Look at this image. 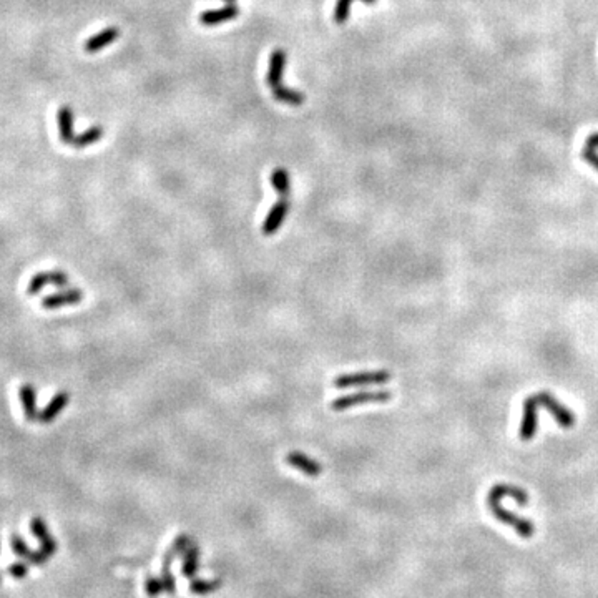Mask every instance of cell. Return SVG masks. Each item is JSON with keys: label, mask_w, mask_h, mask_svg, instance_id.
Returning a JSON list of instances; mask_svg holds the SVG:
<instances>
[{"label": "cell", "mask_w": 598, "mask_h": 598, "mask_svg": "<svg viewBox=\"0 0 598 598\" xmlns=\"http://www.w3.org/2000/svg\"><path fill=\"white\" fill-rule=\"evenodd\" d=\"M501 501L502 499L499 497V495H495L489 490V494H487V507H489V510L492 512L495 519H497L499 522L506 524L508 527L514 528L519 537L532 538L535 535V525H533L532 520L525 519V517H520L514 514V512L503 508L501 506Z\"/></svg>", "instance_id": "6da1fadb"}, {"label": "cell", "mask_w": 598, "mask_h": 598, "mask_svg": "<svg viewBox=\"0 0 598 598\" xmlns=\"http://www.w3.org/2000/svg\"><path fill=\"white\" fill-rule=\"evenodd\" d=\"M392 379L391 371H361V373L351 374H341L334 378L336 389H351V387H362V386H381Z\"/></svg>", "instance_id": "7a4b0ae2"}, {"label": "cell", "mask_w": 598, "mask_h": 598, "mask_svg": "<svg viewBox=\"0 0 598 598\" xmlns=\"http://www.w3.org/2000/svg\"><path fill=\"white\" fill-rule=\"evenodd\" d=\"M392 397L391 391H364V392H356V394H348L336 397L331 403V409L336 412L346 411V409L356 407V405L362 404H382L387 403Z\"/></svg>", "instance_id": "3957f363"}, {"label": "cell", "mask_w": 598, "mask_h": 598, "mask_svg": "<svg viewBox=\"0 0 598 598\" xmlns=\"http://www.w3.org/2000/svg\"><path fill=\"white\" fill-rule=\"evenodd\" d=\"M533 397H535L538 405H542V407H545L547 411L552 414L555 422L562 429H572L575 426V414L565 407L560 401L555 399L550 392H537V394H533Z\"/></svg>", "instance_id": "277c9868"}, {"label": "cell", "mask_w": 598, "mask_h": 598, "mask_svg": "<svg viewBox=\"0 0 598 598\" xmlns=\"http://www.w3.org/2000/svg\"><path fill=\"white\" fill-rule=\"evenodd\" d=\"M68 281H70V276H68L67 273H63V271H42V273H37V275H33L32 280L29 281L27 294H29V296H37V294L40 293L42 289H44L45 286H49V284L58 286V288H63V286H68Z\"/></svg>", "instance_id": "5b68a950"}, {"label": "cell", "mask_w": 598, "mask_h": 598, "mask_svg": "<svg viewBox=\"0 0 598 598\" xmlns=\"http://www.w3.org/2000/svg\"><path fill=\"white\" fill-rule=\"evenodd\" d=\"M538 407H540V405L537 404L533 396H528L527 399L524 401V414L522 422H520V439H522L524 442L532 441V439L535 437L538 427Z\"/></svg>", "instance_id": "8992f818"}, {"label": "cell", "mask_w": 598, "mask_h": 598, "mask_svg": "<svg viewBox=\"0 0 598 598\" xmlns=\"http://www.w3.org/2000/svg\"><path fill=\"white\" fill-rule=\"evenodd\" d=\"M288 211H289L288 198L277 200V202L273 204V208L269 209V213L266 215V218H264L261 225V233L264 236H273V234L280 232V228L284 223L286 216H288Z\"/></svg>", "instance_id": "52a82bcc"}, {"label": "cell", "mask_w": 598, "mask_h": 598, "mask_svg": "<svg viewBox=\"0 0 598 598\" xmlns=\"http://www.w3.org/2000/svg\"><path fill=\"white\" fill-rule=\"evenodd\" d=\"M286 464L291 465L293 469H296V471L302 472L307 477H318L323 474V464L318 462V460H314L313 457L302 454V452L299 451H291L288 452L284 457Z\"/></svg>", "instance_id": "ba28073f"}, {"label": "cell", "mask_w": 598, "mask_h": 598, "mask_svg": "<svg viewBox=\"0 0 598 598\" xmlns=\"http://www.w3.org/2000/svg\"><path fill=\"white\" fill-rule=\"evenodd\" d=\"M83 301V291L79 288H68L65 291H60L42 299V307L47 311H55L60 307L79 305Z\"/></svg>", "instance_id": "9c48e42d"}, {"label": "cell", "mask_w": 598, "mask_h": 598, "mask_svg": "<svg viewBox=\"0 0 598 598\" xmlns=\"http://www.w3.org/2000/svg\"><path fill=\"white\" fill-rule=\"evenodd\" d=\"M30 531H32L33 537L37 538L38 542H40V550L45 555H49V557H52L54 553H57V540L50 535L49 527H47L45 520L42 519V517H33L32 520H30Z\"/></svg>", "instance_id": "30bf717a"}, {"label": "cell", "mask_w": 598, "mask_h": 598, "mask_svg": "<svg viewBox=\"0 0 598 598\" xmlns=\"http://www.w3.org/2000/svg\"><path fill=\"white\" fill-rule=\"evenodd\" d=\"M10 547L17 557L24 558V560L32 563V565H44V563L50 558L49 555H45L40 549L38 550L29 549L27 544H25V540L19 535V533H12L10 535Z\"/></svg>", "instance_id": "8fae6325"}, {"label": "cell", "mask_w": 598, "mask_h": 598, "mask_svg": "<svg viewBox=\"0 0 598 598\" xmlns=\"http://www.w3.org/2000/svg\"><path fill=\"white\" fill-rule=\"evenodd\" d=\"M68 403H70V394H68V392H57V394L50 399V403L45 405L44 411H40V414H38V422H42V424L54 422L55 419L58 417V414L67 407Z\"/></svg>", "instance_id": "7c38bea8"}, {"label": "cell", "mask_w": 598, "mask_h": 598, "mask_svg": "<svg viewBox=\"0 0 598 598\" xmlns=\"http://www.w3.org/2000/svg\"><path fill=\"white\" fill-rule=\"evenodd\" d=\"M238 15H239V8L234 6V3H226L225 7L215 8V10H204L203 14L200 15V22L209 27V25L228 22V20L236 19Z\"/></svg>", "instance_id": "4fadbf2b"}, {"label": "cell", "mask_w": 598, "mask_h": 598, "mask_svg": "<svg viewBox=\"0 0 598 598\" xmlns=\"http://www.w3.org/2000/svg\"><path fill=\"white\" fill-rule=\"evenodd\" d=\"M284 67H286V52L283 49H277L271 54V58H269V70L266 75V83L269 87L271 88L280 87L281 80H283Z\"/></svg>", "instance_id": "5bb4252c"}, {"label": "cell", "mask_w": 598, "mask_h": 598, "mask_svg": "<svg viewBox=\"0 0 598 598\" xmlns=\"http://www.w3.org/2000/svg\"><path fill=\"white\" fill-rule=\"evenodd\" d=\"M19 396H20V404H22L25 419H27V421H38V414L40 412L37 411L35 387H33L30 382H25L20 386Z\"/></svg>", "instance_id": "9a60e30c"}, {"label": "cell", "mask_w": 598, "mask_h": 598, "mask_svg": "<svg viewBox=\"0 0 598 598\" xmlns=\"http://www.w3.org/2000/svg\"><path fill=\"white\" fill-rule=\"evenodd\" d=\"M118 35H120V30L117 27H106L105 30H102L100 33L90 37L88 40L85 42V45H83L85 52L95 54V52H98V50L105 49L106 45L113 44V42L118 38Z\"/></svg>", "instance_id": "2e32d148"}, {"label": "cell", "mask_w": 598, "mask_h": 598, "mask_svg": "<svg viewBox=\"0 0 598 598\" xmlns=\"http://www.w3.org/2000/svg\"><path fill=\"white\" fill-rule=\"evenodd\" d=\"M58 134H60V140H62L63 143H74L75 135H74V112H72V108L68 105L60 106L58 115Z\"/></svg>", "instance_id": "e0dca14e"}, {"label": "cell", "mask_w": 598, "mask_h": 598, "mask_svg": "<svg viewBox=\"0 0 598 598\" xmlns=\"http://www.w3.org/2000/svg\"><path fill=\"white\" fill-rule=\"evenodd\" d=\"M193 542H191V537L186 535V533H181V535H178L175 540L172 542V545L168 547V550H166L163 555V562H161V568H172V563L177 560L179 555H183V552L190 547Z\"/></svg>", "instance_id": "ac0fdd59"}, {"label": "cell", "mask_w": 598, "mask_h": 598, "mask_svg": "<svg viewBox=\"0 0 598 598\" xmlns=\"http://www.w3.org/2000/svg\"><path fill=\"white\" fill-rule=\"evenodd\" d=\"M198 563H200V549L191 544L185 552H183L181 575L186 576V579H193L196 572H198Z\"/></svg>", "instance_id": "d6986e66"}, {"label": "cell", "mask_w": 598, "mask_h": 598, "mask_svg": "<svg viewBox=\"0 0 598 598\" xmlns=\"http://www.w3.org/2000/svg\"><path fill=\"white\" fill-rule=\"evenodd\" d=\"M273 97H275L277 102H283V104L294 105V106L302 105L306 102V95H305V93L299 92V90L283 87V85H280V87L273 88Z\"/></svg>", "instance_id": "ffe728a7"}, {"label": "cell", "mask_w": 598, "mask_h": 598, "mask_svg": "<svg viewBox=\"0 0 598 598\" xmlns=\"http://www.w3.org/2000/svg\"><path fill=\"white\" fill-rule=\"evenodd\" d=\"M102 136H104V128L98 125L90 127L88 130L83 131V134L76 135L72 145H74L75 148H85V147H90V145L100 142Z\"/></svg>", "instance_id": "44dd1931"}, {"label": "cell", "mask_w": 598, "mask_h": 598, "mask_svg": "<svg viewBox=\"0 0 598 598\" xmlns=\"http://www.w3.org/2000/svg\"><path fill=\"white\" fill-rule=\"evenodd\" d=\"M271 185L281 198H288L289 195V175L288 170L275 168L271 173Z\"/></svg>", "instance_id": "7402d4cb"}, {"label": "cell", "mask_w": 598, "mask_h": 598, "mask_svg": "<svg viewBox=\"0 0 598 598\" xmlns=\"http://www.w3.org/2000/svg\"><path fill=\"white\" fill-rule=\"evenodd\" d=\"M221 582L220 579H213V580H191L190 582V592L193 593V595H208V593H213L216 590H220Z\"/></svg>", "instance_id": "603a6c76"}, {"label": "cell", "mask_w": 598, "mask_h": 598, "mask_svg": "<svg viewBox=\"0 0 598 598\" xmlns=\"http://www.w3.org/2000/svg\"><path fill=\"white\" fill-rule=\"evenodd\" d=\"M354 0H337L334 7V22L336 24H344L349 19V10H351V3ZM361 2L367 3V6H374L378 0H361Z\"/></svg>", "instance_id": "cb8c5ba5"}, {"label": "cell", "mask_w": 598, "mask_h": 598, "mask_svg": "<svg viewBox=\"0 0 598 598\" xmlns=\"http://www.w3.org/2000/svg\"><path fill=\"white\" fill-rule=\"evenodd\" d=\"M145 592H147V595L152 598L161 595V593L165 592V585H163V580H161V576L160 579L153 575L147 576V580H145Z\"/></svg>", "instance_id": "d4e9b609"}, {"label": "cell", "mask_w": 598, "mask_h": 598, "mask_svg": "<svg viewBox=\"0 0 598 598\" xmlns=\"http://www.w3.org/2000/svg\"><path fill=\"white\" fill-rule=\"evenodd\" d=\"M161 580H163L165 592L168 593V595H173V593L177 592V580H175L172 568H161Z\"/></svg>", "instance_id": "484cf974"}, {"label": "cell", "mask_w": 598, "mask_h": 598, "mask_svg": "<svg viewBox=\"0 0 598 598\" xmlns=\"http://www.w3.org/2000/svg\"><path fill=\"white\" fill-rule=\"evenodd\" d=\"M7 575H10L12 579H25L29 575V565L25 562H15L7 568Z\"/></svg>", "instance_id": "4316f807"}, {"label": "cell", "mask_w": 598, "mask_h": 598, "mask_svg": "<svg viewBox=\"0 0 598 598\" xmlns=\"http://www.w3.org/2000/svg\"><path fill=\"white\" fill-rule=\"evenodd\" d=\"M582 156H583V160L587 161L588 165H592L593 168L598 170V152H597V150H587V148H583Z\"/></svg>", "instance_id": "83f0119b"}, {"label": "cell", "mask_w": 598, "mask_h": 598, "mask_svg": "<svg viewBox=\"0 0 598 598\" xmlns=\"http://www.w3.org/2000/svg\"><path fill=\"white\" fill-rule=\"evenodd\" d=\"M587 150H598V134H592L587 138V142H585V147Z\"/></svg>", "instance_id": "f1b7e54d"}, {"label": "cell", "mask_w": 598, "mask_h": 598, "mask_svg": "<svg viewBox=\"0 0 598 598\" xmlns=\"http://www.w3.org/2000/svg\"><path fill=\"white\" fill-rule=\"evenodd\" d=\"M223 2H226V3H233L234 0H223Z\"/></svg>", "instance_id": "f546056e"}]
</instances>
